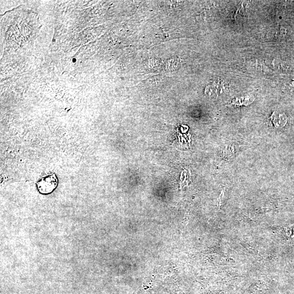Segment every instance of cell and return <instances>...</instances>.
<instances>
[{
	"mask_svg": "<svg viewBox=\"0 0 294 294\" xmlns=\"http://www.w3.org/2000/svg\"><path fill=\"white\" fill-rule=\"evenodd\" d=\"M58 184L55 174L52 173L44 176L37 182V187L39 192L47 194L53 192Z\"/></svg>",
	"mask_w": 294,
	"mask_h": 294,
	"instance_id": "1",
	"label": "cell"
},
{
	"mask_svg": "<svg viewBox=\"0 0 294 294\" xmlns=\"http://www.w3.org/2000/svg\"><path fill=\"white\" fill-rule=\"evenodd\" d=\"M274 127L280 129L284 128L287 122V117L283 112L274 111L270 117Z\"/></svg>",
	"mask_w": 294,
	"mask_h": 294,
	"instance_id": "2",
	"label": "cell"
}]
</instances>
